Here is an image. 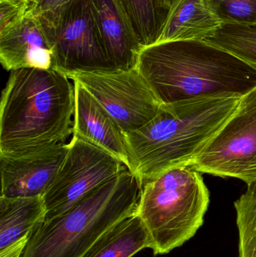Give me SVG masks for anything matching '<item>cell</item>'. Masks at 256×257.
Here are the masks:
<instances>
[{
    "instance_id": "cell-1",
    "label": "cell",
    "mask_w": 256,
    "mask_h": 257,
    "mask_svg": "<svg viewBox=\"0 0 256 257\" xmlns=\"http://www.w3.org/2000/svg\"><path fill=\"white\" fill-rule=\"evenodd\" d=\"M54 69L11 72L0 103V155H27L73 135L75 85Z\"/></svg>"
},
{
    "instance_id": "cell-2",
    "label": "cell",
    "mask_w": 256,
    "mask_h": 257,
    "mask_svg": "<svg viewBox=\"0 0 256 257\" xmlns=\"http://www.w3.org/2000/svg\"><path fill=\"white\" fill-rule=\"evenodd\" d=\"M136 68L160 104L224 93L243 96L256 87V66L203 40L143 47Z\"/></svg>"
},
{
    "instance_id": "cell-3",
    "label": "cell",
    "mask_w": 256,
    "mask_h": 257,
    "mask_svg": "<svg viewBox=\"0 0 256 257\" xmlns=\"http://www.w3.org/2000/svg\"><path fill=\"white\" fill-rule=\"evenodd\" d=\"M241 97L224 93L161 104L154 118L126 134L129 170L143 184L168 169L190 166L229 120Z\"/></svg>"
},
{
    "instance_id": "cell-4",
    "label": "cell",
    "mask_w": 256,
    "mask_h": 257,
    "mask_svg": "<svg viewBox=\"0 0 256 257\" xmlns=\"http://www.w3.org/2000/svg\"><path fill=\"white\" fill-rule=\"evenodd\" d=\"M141 187L139 177L127 168L66 212L42 223L22 257H82L108 229L136 214Z\"/></svg>"
},
{
    "instance_id": "cell-5",
    "label": "cell",
    "mask_w": 256,
    "mask_h": 257,
    "mask_svg": "<svg viewBox=\"0 0 256 257\" xmlns=\"http://www.w3.org/2000/svg\"><path fill=\"white\" fill-rule=\"evenodd\" d=\"M210 192L200 172L173 168L143 183L137 208L153 254L165 255L193 238L203 226Z\"/></svg>"
},
{
    "instance_id": "cell-6",
    "label": "cell",
    "mask_w": 256,
    "mask_h": 257,
    "mask_svg": "<svg viewBox=\"0 0 256 257\" xmlns=\"http://www.w3.org/2000/svg\"><path fill=\"white\" fill-rule=\"evenodd\" d=\"M189 167L246 184L256 181V87L240 98L234 114Z\"/></svg>"
},
{
    "instance_id": "cell-7",
    "label": "cell",
    "mask_w": 256,
    "mask_h": 257,
    "mask_svg": "<svg viewBox=\"0 0 256 257\" xmlns=\"http://www.w3.org/2000/svg\"><path fill=\"white\" fill-rule=\"evenodd\" d=\"M126 169L127 167L114 156L73 136L54 182L42 196L45 221L66 212Z\"/></svg>"
},
{
    "instance_id": "cell-8",
    "label": "cell",
    "mask_w": 256,
    "mask_h": 257,
    "mask_svg": "<svg viewBox=\"0 0 256 257\" xmlns=\"http://www.w3.org/2000/svg\"><path fill=\"white\" fill-rule=\"evenodd\" d=\"M68 77L84 87L126 134L149 123L160 108L161 104L136 67L78 72Z\"/></svg>"
},
{
    "instance_id": "cell-9",
    "label": "cell",
    "mask_w": 256,
    "mask_h": 257,
    "mask_svg": "<svg viewBox=\"0 0 256 257\" xmlns=\"http://www.w3.org/2000/svg\"><path fill=\"white\" fill-rule=\"evenodd\" d=\"M52 69L66 76L78 72L115 70L98 31L90 0H75L49 39Z\"/></svg>"
},
{
    "instance_id": "cell-10",
    "label": "cell",
    "mask_w": 256,
    "mask_h": 257,
    "mask_svg": "<svg viewBox=\"0 0 256 257\" xmlns=\"http://www.w3.org/2000/svg\"><path fill=\"white\" fill-rule=\"evenodd\" d=\"M68 149L69 143H63L27 155H0V197L43 196L54 182Z\"/></svg>"
},
{
    "instance_id": "cell-11",
    "label": "cell",
    "mask_w": 256,
    "mask_h": 257,
    "mask_svg": "<svg viewBox=\"0 0 256 257\" xmlns=\"http://www.w3.org/2000/svg\"><path fill=\"white\" fill-rule=\"evenodd\" d=\"M74 85L73 136L104 150L130 169L126 133L84 87L77 82Z\"/></svg>"
},
{
    "instance_id": "cell-12",
    "label": "cell",
    "mask_w": 256,
    "mask_h": 257,
    "mask_svg": "<svg viewBox=\"0 0 256 257\" xmlns=\"http://www.w3.org/2000/svg\"><path fill=\"white\" fill-rule=\"evenodd\" d=\"M104 49L116 69L136 67L143 46L119 0H90Z\"/></svg>"
},
{
    "instance_id": "cell-13",
    "label": "cell",
    "mask_w": 256,
    "mask_h": 257,
    "mask_svg": "<svg viewBox=\"0 0 256 257\" xmlns=\"http://www.w3.org/2000/svg\"><path fill=\"white\" fill-rule=\"evenodd\" d=\"M0 62L6 70L52 69L53 54L46 33L30 15L18 27L0 37Z\"/></svg>"
},
{
    "instance_id": "cell-14",
    "label": "cell",
    "mask_w": 256,
    "mask_h": 257,
    "mask_svg": "<svg viewBox=\"0 0 256 257\" xmlns=\"http://www.w3.org/2000/svg\"><path fill=\"white\" fill-rule=\"evenodd\" d=\"M222 24L205 0H174L156 43L203 40Z\"/></svg>"
},
{
    "instance_id": "cell-15",
    "label": "cell",
    "mask_w": 256,
    "mask_h": 257,
    "mask_svg": "<svg viewBox=\"0 0 256 257\" xmlns=\"http://www.w3.org/2000/svg\"><path fill=\"white\" fill-rule=\"evenodd\" d=\"M45 218L42 196L0 197V250L31 236Z\"/></svg>"
},
{
    "instance_id": "cell-16",
    "label": "cell",
    "mask_w": 256,
    "mask_h": 257,
    "mask_svg": "<svg viewBox=\"0 0 256 257\" xmlns=\"http://www.w3.org/2000/svg\"><path fill=\"white\" fill-rule=\"evenodd\" d=\"M151 247L148 230L135 214L108 229L82 257H132Z\"/></svg>"
},
{
    "instance_id": "cell-17",
    "label": "cell",
    "mask_w": 256,
    "mask_h": 257,
    "mask_svg": "<svg viewBox=\"0 0 256 257\" xmlns=\"http://www.w3.org/2000/svg\"><path fill=\"white\" fill-rule=\"evenodd\" d=\"M203 41L256 66V24L225 23Z\"/></svg>"
},
{
    "instance_id": "cell-18",
    "label": "cell",
    "mask_w": 256,
    "mask_h": 257,
    "mask_svg": "<svg viewBox=\"0 0 256 257\" xmlns=\"http://www.w3.org/2000/svg\"><path fill=\"white\" fill-rule=\"evenodd\" d=\"M135 29L143 47L156 43L168 11L157 0H119Z\"/></svg>"
},
{
    "instance_id": "cell-19",
    "label": "cell",
    "mask_w": 256,
    "mask_h": 257,
    "mask_svg": "<svg viewBox=\"0 0 256 257\" xmlns=\"http://www.w3.org/2000/svg\"><path fill=\"white\" fill-rule=\"evenodd\" d=\"M238 257H256V181L234 202Z\"/></svg>"
},
{
    "instance_id": "cell-20",
    "label": "cell",
    "mask_w": 256,
    "mask_h": 257,
    "mask_svg": "<svg viewBox=\"0 0 256 257\" xmlns=\"http://www.w3.org/2000/svg\"><path fill=\"white\" fill-rule=\"evenodd\" d=\"M222 24H256V0H205Z\"/></svg>"
},
{
    "instance_id": "cell-21",
    "label": "cell",
    "mask_w": 256,
    "mask_h": 257,
    "mask_svg": "<svg viewBox=\"0 0 256 257\" xmlns=\"http://www.w3.org/2000/svg\"><path fill=\"white\" fill-rule=\"evenodd\" d=\"M75 0H37L30 5L27 15L37 20L46 33L48 41L60 19Z\"/></svg>"
},
{
    "instance_id": "cell-22",
    "label": "cell",
    "mask_w": 256,
    "mask_h": 257,
    "mask_svg": "<svg viewBox=\"0 0 256 257\" xmlns=\"http://www.w3.org/2000/svg\"><path fill=\"white\" fill-rule=\"evenodd\" d=\"M30 5L28 0H0V37L24 21Z\"/></svg>"
},
{
    "instance_id": "cell-23",
    "label": "cell",
    "mask_w": 256,
    "mask_h": 257,
    "mask_svg": "<svg viewBox=\"0 0 256 257\" xmlns=\"http://www.w3.org/2000/svg\"><path fill=\"white\" fill-rule=\"evenodd\" d=\"M30 237V235L24 237L4 250H0V257H22Z\"/></svg>"
},
{
    "instance_id": "cell-24",
    "label": "cell",
    "mask_w": 256,
    "mask_h": 257,
    "mask_svg": "<svg viewBox=\"0 0 256 257\" xmlns=\"http://www.w3.org/2000/svg\"><path fill=\"white\" fill-rule=\"evenodd\" d=\"M174 0H157L159 6L164 10L168 11Z\"/></svg>"
},
{
    "instance_id": "cell-25",
    "label": "cell",
    "mask_w": 256,
    "mask_h": 257,
    "mask_svg": "<svg viewBox=\"0 0 256 257\" xmlns=\"http://www.w3.org/2000/svg\"><path fill=\"white\" fill-rule=\"evenodd\" d=\"M29 2H30L31 4H33V3H34L35 2L37 1V0H28Z\"/></svg>"
}]
</instances>
